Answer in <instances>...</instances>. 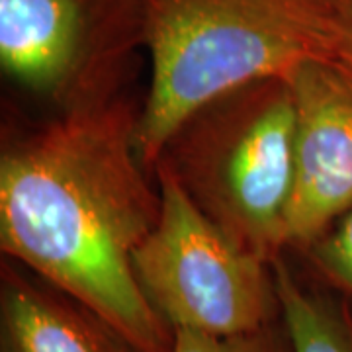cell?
Segmentation results:
<instances>
[{
	"label": "cell",
	"mask_w": 352,
	"mask_h": 352,
	"mask_svg": "<svg viewBox=\"0 0 352 352\" xmlns=\"http://www.w3.org/2000/svg\"><path fill=\"white\" fill-rule=\"evenodd\" d=\"M161 215L133 252L147 302L173 331L237 335L282 317L274 263H266L210 219L164 163L153 168Z\"/></svg>",
	"instance_id": "cell-4"
},
{
	"label": "cell",
	"mask_w": 352,
	"mask_h": 352,
	"mask_svg": "<svg viewBox=\"0 0 352 352\" xmlns=\"http://www.w3.org/2000/svg\"><path fill=\"white\" fill-rule=\"evenodd\" d=\"M151 80L139 159L153 173L178 124L215 96L307 61L344 71L329 0H139ZM346 73V71H344Z\"/></svg>",
	"instance_id": "cell-2"
},
{
	"label": "cell",
	"mask_w": 352,
	"mask_h": 352,
	"mask_svg": "<svg viewBox=\"0 0 352 352\" xmlns=\"http://www.w3.org/2000/svg\"><path fill=\"white\" fill-rule=\"evenodd\" d=\"M0 352L139 351L85 303L2 258Z\"/></svg>",
	"instance_id": "cell-7"
},
{
	"label": "cell",
	"mask_w": 352,
	"mask_h": 352,
	"mask_svg": "<svg viewBox=\"0 0 352 352\" xmlns=\"http://www.w3.org/2000/svg\"><path fill=\"white\" fill-rule=\"evenodd\" d=\"M138 118L124 92L4 141L0 249L104 317L139 352H170L175 331L133 272V252L161 215L159 186L139 159Z\"/></svg>",
	"instance_id": "cell-1"
},
{
	"label": "cell",
	"mask_w": 352,
	"mask_h": 352,
	"mask_svg": "<svg viewBox=\"0 0 352 352\" xmlns=\"http://www.w3.org/2000/svg\"><path fill=\"white\" fill-rule=\"evenodd\" d=\"M294 147V88L288 76H272L201 104L170 133L159 161L204 214L272 264L286 254Z\"/></svg>",
	"instance_id": "cell-3"
},
{
	"label": "cell",
	"mask_w": 352,
	"mask_h": 352,
	"mask_svg": "<svg viewBox=\"0 0 352 352\" xmlns=\"http://www.w3.org/2000/svg\"><path fill=\"white\" fill-rule=\"evenodd\" d=\"M139 50V0H0L2 73L55 113L124 94Z\"/></svg>",
	"instance_id": "cell-5"
},
{
	"label": "cell",
	"mask_w": 352,
	"mask_h": 352,
	"mask_svg": "<svg viewBox=\"0 0 352 352\" xmlns=\"http://www.w3.org/2000/svg\"><path fill=\"white\" fill-rule=\"evenodd\" d=\"M282 323L292 352H352V307L309 278L298 276L286 254L274 263Z\"/></svg>",
	"instance_id": "cell-8"
},
{
	"label": "cell",
	"mask_w": 352,
	"mask_h": 352,
	"mask_svg": "<svg viewBox=\"0 0 352 352\" xmlns=\"http://www.w3.org/2000/svg\"><path fill=\"white\" fill-rule=\"evenodd\" d=\"M307 278L352 307V208L300 252Z\"/></svg>",
	"instance_id": "cell-9"
},
{
	"label": "cell",
	"mask_w": 352,
	"mask_h": 352,
	"mask_svg": "<svg viewBox=\"0 0 352 352\" xmlns=\"http://www.w3.org/2000/svg\"><path fill=\"white\" fill-rule=\"evenodd\" d=\"M288 78L296 147L284 249L300 254L352 208V76L337 65L307 61Z\"/></svg>",
	"instance_id": "cell-6"
},
{
	"label": "cell",
	"mask_w": 352,
	"mask_h": 352,
	"mask_svg": "<svg viewBox=\"0 0 352 352\" xmlns=\"http://www.w3.org/2000/svg\"><path fill=\"white\" fill-rule=\"evenodd\" d=\"M337 22L344 71L352 76V0H329Z\"/></svg>",
	"instance_id": "cell-11"
},
{
	"label": "cell",
	"mask_w": 352,
	"mask_h": 352,
	"mask_svg": "<svg viewBox=\"0 0 352 352\" xmlns=\"http://www.w3.org/2000/svg\"><path fill=\"white\" fill-rule=\"evenodd\" d=\"M170 352H292V346L280 317L272 325L237 335H208L180 329L175 331Z\"/></svg>",
	"instance_id": "cell-10"
}]
</instances>
